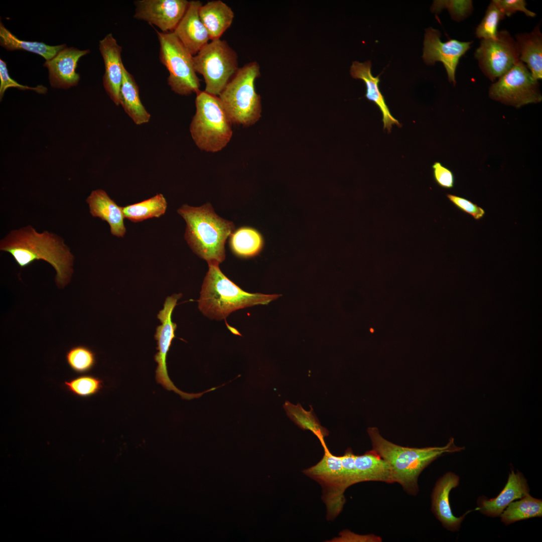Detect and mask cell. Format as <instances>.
I'll list each match as a JSON object with an SVG mask.
<instances>
[{
  "instance_id": "obj_1",
  "label": "cell",
  "mask_w": 542,
  "mask_h": 542,
  "mask_svg": "<svg viewBox=\"0 0 542 542\" xmlns=\"http://www.w3.org/2000/svg\"><path fill=\"white\" fill-rule=\"evenodd\" d=\"M0 250L10 253L21 268L36 260L47 262L56 270L55 281L60 288L71 280L74 257L63 239L54 233L39 232L28 225L11 231L1 240Z\"/></svg>"
},
{
  "instance_id": "obj_2",
  "label": "cell",
  "mask_w": 542,
  "mask_h": 542,
  "mask_svg": "<svg viewBox=\"0 0 542 542\" xmlns=\"http://www.w3.org/2000/svg\"><path fill=\"white\" fill-rule=\"evenodd\" d=\"M324 455L316 465L303 471L322 488V499L326 507V518L334 519L342 510L346 499L344 492L349 486L367 481L361 455L348 449L342 456L333 455L326 444Z\"/></svg>"
},
{
  "instance_id": "obj_3",
  "label": "cell",
  "mask_w": 542,
  "mask_h": 542,
  "mask_svg": "<svg viewBox=\"0 0 542 542\" xmlns=\"http://www.w3.org/2000/svg\"><path fill=\"white\" fill-rule=\"evenodd\" d=\"M372 450L389 465L394 482L399 484L408 494L416 495L419 491V477L433 461L446 454L464 448L456 446L453 438L443 447L410 448L396 445L385 439L375 427L369 428Z\"/></svg>"
},
{
  "instance_id": "obj_4",
  "label": "cell",
  "mask_w": 542,
  "mask_h": 542,
  "mask_svg": "<svg viewBox=\"0 0 542 542\" xmlns=\"http://www.w3.org/2000/svg\"><path fill=\"white\" fill-rule=\"evenodd\" d=\"M177 212L186 222L185 238L193 252L208 263L222 262L233 222L218 216L209 203L198 207L184 204Z\"/></svg>"
},
{
  "instance_id": "obj_5",
  "label": "cell",
  "mask_w": 542,
  "mask_h": 542,
  "mask_svg": "<svg viewBox=\"0 0 542 542\" xmlns=\"http://www.w3.org/2000/svg\"><path fill=\"white\" fill-rule=\"evenodd\" d=\"M208 263V271L202 285L198 307L204 315L211 319H225L235 310L266 305L280 296L246 292L222 273L219 263Z\"/></svg>"
},
{
  "instance_id": "obj_6",
  "label": "cell",
  "mask_w": 542,
  "mask_h": 542,
  "mask_svg": "<svg viewBox=\"0 0 542 542\" xmlns=\"http://www.w3.org/2000/svg\"><path fill=\"white\" fill-rule=\"evenodd\" d=\"M195 106L190 125L194 143L206 152L221 151L230 141L233 131L232 122L218 96L200 90L196 93Z\"/></svg>"
},
{
  "instance_id": "obj_7",
  "label": "cell",
  "mask_w": 542,
  "mask_h": 542,
  "mask_svg": "<svg viewBox=\"0 0 542 542\" xmlns=\"http://www.w3.org/2000/svg\"><path fill=\"white\" fill-rule=\"evenodd\" d=\"M260 76L258 63H247L239 68L218 95L232 123L249 126L260 117L261 98L254 85Z\"/></svg>"
},
{
  "instance_id": "obj_8",
  "label": "cell",
  "mask_w": 542,
  "mask_h": 542,
  "mask_svg": "<svg viewBox=\"0 0 542 542\" xmlns=\"http://www.w3.org/2000/svg\"><path fill=\"white\" fill-rule=\"evenodd\" d=\"M194 69L205 83V91L220 94L239 68L236 51L224 40H211L193 56Z\"/></svg>"
},
{
  "instance_id": "obj_9",
  "label": "cell",
  "mask_w": 542,
  "mask_h": 542,
  "mask_svg": "<svg viewBox=\"0 0 542 542\" xmlns=\"http://www.w3.org/2000/svg\"><path fill=\"white\" fill-rule=\"evenodd\" d=\"M156 32L160 44L159 59L169 72L167 82L171 90L181 95L198 92L200 82L194 69V56L173 32Z\"/></svg>"
},
{
  "instance_id": "obj_10",
  "label": "cell",
  "mask_w": 542,
  "mask_h": 542,
  "mask_svg": "<svg viewBox=\"0 0 542 542\" xmlns=\"http://www.w3.org/2000/svg\"><path fill=\"white\" fill-rule=\"evenodd\" d=\"M489 95L492 99L516 108L542 100L538 80L520 61L491 85Z\"/></svg>"
},
{
  "instance_id": "obj_11",
  "label": "cell",
  "mask_w": 542,
  "mask_h": 542,
  "mask_svg": "<svg viewBox=\"0 0 542 542\" xmlns=\"http://www.w3.org/2000/svg\"><path fill=\"white\" fill-rule=\"evenodd\" d=\"M474 57L484 75L493 82L519 61L517 44L506 30L498 31L494 39H482Z\"/></svg>"
},
{
  "instance_id": "obj_12",
  "label": "cell",
  "mask_w": 542,
  "mask_h": 542,
  "mask_svg": "<svg viewBox=\"0 0 542 542\" xmlns=\"http://www.w3.org/2000/svg\"><path fill=\"white\" fill-rule=\"evenodd\" d=\"M182 296L181 294H174L166 298L164 307L157 315L158 319L161 321V325L156 328L155 339L157 340L158 350L155 355L154 359L157 363L155 371L156 382L161 384L168 390H172L179 394L183 398L190 399L198 398L203 394V392L198 393H188L178 389L170 379L167 370V357L173 339L175 337V332L177 325L172 320L173 310L176 306L177 301Z\"/></svg>"
},
{
  "instance_id": "obj_13",
  "label": "cell",
  "mask_w": 542,
  "mask_h": 542,
  "mask_svg": "<svg viewBox=\"0 0 542 542\" xmlns=\"http://www.w3.org/2000/svg\"><path fill=\"white\" fill-rule=\"evenodd\" d=\"M422 58L428 65L442 62L445 68L449 81L456 84V70L460 58L471 48L472 41L463 42L449 39L443 42L441 33L429 27L426 29Z\"/></svg>"
},
{
  "instance_id": "obj_14",
  "label": "cell",
  "mask_w": 542,
  "mask_h": 542,
  "mask_svg": "<svg viewBox=\"0 0 542 542\" xmlns=\"http://www.w3.org/2000/svg\"><path fill=\"white\" fill-rule=\"evenodd\" d=\"M189 4L187 0H138L134 2L133 17L156 26L162 32H173Z\"/></svg>"
},
{
  "instance_id": "obj_15",
  "label": "cell",
  "mask_w": 542,
  "mask_h": 542,
  "mask_svg": "<svg viewBox=\"0 0 542 542\" xmlns=\"http://www.w3.org/2000/svg\"><path fill=\"white\" fill-rule=\"evenodd\" d=\"M89 50H81L67 46L43 66L48 69L50 84L52 87L67 89L77 85L80 75L76 72L79 60L88 54Z\"/></svg>"
},
{
  "instance_id": "obj_16",
  "label": "cell",
  "mask_w": 542,
  "mask_h": 542,
  "mask_svg": "<svg viewBox=\"0 0 542 542\" xmlns=\"http://www.w3.org/2000/svg\"><path fill=\"white\" fill-rule=\"evenodd\" d=\"M99 49L105 67L102 78L104 88L113 103L118 106L120 105L119 94L124 65L121 57L122 48L110 33L99 41Z\"/></svg>"
},
{
  "instance_id": "obj_17",
  "label": "cell",
  "mask_w": 542,
  "mask_h": 542,
  "mask_svg": "<svg viewBox=\"0 0 542 542\" xmlns=\"http://www.w3.org/2000/svg\"><path fill=\"white\" fill-rule=\"evenodd\" d=\"M460 482L459 477L452 472L446 473L436 482L431 495V509L436 517L447 530L456 531L459 530L467 511L460 517L455 516L452 513L449 501L451 490L457 487Z\"/></svg>"
},
{
  "instance_id": "obj_18",
  "label": "cell",
  "mask_w": 542,
  "mask_h": 542,
  "mask_svg": "<svg viewBox=\"0 0 542 542\" xmlns=\"http://www.w3.org/2000/svg\"><path fill=\"white\" fill-rule=\"evenodd\" d=\"M202 5L199 1H189L184 16L173 31L193 56L196 55L210 40L209 34L199 15Z\"/></svg>"
},
{
  "instance_id": "obj_19",
  "label": "cell",
  "mask_w": 542,
  "mask_h": 542,
  "mask_svg": "<svg viewBox=\"0 0 542 542\" xmlns=\"http://www.w3.org/2000/svg\"><path fill=\"white\" fill-rule=\"evenodd\" d=\"M529 492L527 480L522 473L519 471L515 473L511 470L505 487L496 497L491 499H487L484 496L479 497L477 501L478 509L487 516L498 517L510 503L522 498Z\"/></svg>"
},
{
  "instance_id": "obj_20",
  "label": "cell",
  "mask_w": 542,
  "mask_h": 542,
  "mask_svg": "<svg viewBox=\"0 0 542 542\" xmlns=\"http://www.w3.org/2000/svg\"><path fill=\"white\" fill-rule=\"evenodd\" d=\"M86 201L93 217L107 222L112 235L118 237L124 236L126 229L123 207L118 206L102 189L92 191Z\"/></svg>"
},
{
  "instance_id": "obj_21",
  "label": "cell",
  "mask_w": 542,
  "mask_h": 542,
  "mask_svg": "<svg viewBox=\"0 0 542 542\" xmlns=\"http://www.w3.org/2000/svg\"><path fill=\"white\" fill-rule=\"evenodd\" d=\"M371 63L369 61L364 63L354 61L350 67V73L353 78L360 79L364 82L366 87L365 97L379 107L382 115L383 128L390 131L392 125L399 126L400 124L391 115L384 96L379 90V76L374 77L371 73Z\"/></svg>"
},
{
  "instance_id": "obj_22",
  "label": "cell",
  "mask_w": 542,
  "mask_h": 542,
  "mask_svg": "<svg viewBox=\"0 0 542 542\" xmlns=\"http://www.w3.org/2000/svg\"><path fill=\"white\" fill-rule=\"evenodd\" d=\"M519 61L523 63L536 80L542 78V34L539 25L529 33L515 35Z\"/></svg>"
},
{
  "instance_id": "obj_23",
  "label": "cell",
  "mask_w": 542,
  "mask_h": 542,
  "mask_svg": "<svg viewBox=\"0 0 542 542\" xmlns=\"http://www.w3.org/2000/svg\"><path fill=\"white\" fill-rule=\"evenodd\" d=\"M199 15L210 40L220 39L231 26L234 18L232 9L221 0L211 1L202 5Z\"/></svg>"
},
{
  "instance_id": "obj_24",
  "label": "cell",
  "mask_w": 542,
  "mask_h": 542,
  "mask_svg": "<svg viewBox=\"0 0 542 542\" xmlns=\"http://www.w3.org/2000/svg\"><path fill=\"white\" fill-rule=\"evenodd\" d=\"M119 100V104L135 124L141 125L149 121L151 114L142 103L138 85L124 65Z\"/></svg>"
},
{
  "instance_id": "obj_25",
  "label": "cell",
  "mask_w": 542,
  "mask_h": 542,
  "mask_svg": "<svg viewBox=\"0 0 542 542\" xmlns=\"http://www.w3.org/2000/svg\"><path fill=\"white\" fill-rule=\"evenodd\" d=\"M0 45L7 50L31 52L43 57L46 61L53 58L66 44L50 46L43 42L27 41L19 39L0 23Z\"/></svg>"
},
{
  "instance_id": "obj_26",
  "label": "cell",
  "mask_w": 542,
  "mask_h": 542,
  "mask_svg": "<svg viewBox=\"0 0 542 542\" xmlns=\"http://www.w3.org/2000/svg\"><path fill=\"white\" fill-rule=\"evenodd\" d=\"M230 246L232 252L241 257H250L261 251L264 240L257 230L248 227H240L230 235Z\"/></svg>"
},
{
  "instance_id": "obj_27",
  "label": "cell",
  "mask_w": 542,
  "mask_h": 542,
  "mask_svg": "<svg viewBox=\"0 0 542 542\" xmlns=\"http://www.w3.org/2000/svg\"><path fill=\"white\" fill-rule=\"evenodd\" d=\"M500 516L501 521L505 525L529 518L541 517L542 500L528 493L519 500L510 503Z\"/></svg>"
},
{
  "instance_id": "obj_28",
  "label": "cell",
  "mask_w": 542,
  "mask_h": 542,
  "mask_svg": "<svg viewBox=\"0 0 542 542\" xmlns=\"http://www.w3.org/2000/svg\"><path fill=\"white\" fill-rule=\"evenodd\" d=\"M167 208V201L162 194L123 207L124 217L133 222L144 221L164 215Z\"/></svg>"
},
{
  "instance_id": "obj_29",
  "label": "cell",
  "mask_w": 542,
  "mask_h": 542,
  "mask_svg": "<svg viewBox=\"0 0 542 542\" xmlns=\"http://www.w3.org/2000/svg\"><path fill=\"white\" fill-rule=\"evenodd\" d=\"M284 408L288 416L296 425L303 430H309L312 432L322 445L325 443L324 437L328 435L329 432L320 425L313 414L312 411H306L300 404L296 405L289 402L285 403Z\"/></svg>"
},
{
  "instance_id": "obj_30",
  "label": "cell",
  "mask_w": 542,
  "mask_h": 542,
  "mask_svg": "<svg viewBox=\"0 0 542 542\" xmlns=\"http://www.w3.org/2000/svg\"><path fill=\"white\" fill-rule=\"evenodd\" d=\"M505 17L494 0L491 1L483 19L476 28V36L481 40L495 38L498 32V23Z\"/></svg>"
},
{
  "instance_id": "obj_31",
  "label": "cell",
  "mask_w": 542,
  "mask_h": 542,
  "mask_svg": "<svg viewBox=\"0 0 542 542\" xmlns=\"http://www.w3.org/2000/svg\"><path fill=\"white\" fill-rule=\"evenodd\" d=\"M66 360L73 371L83 373L90 370L95 365V354L86 346H75L67 352Z\"/></svg>"
},
{
  "instance_id": "obj_32",
  "label": "cell",
  "mask_w": 542,
  "mask_h": 542,
  "mask_svg": "<svg viewBox=\"0 0 542 542\" xmlns=\"http://www.w3.org/2000/svg\"><path fill=\"white\" fill-rule=\"evenodd\" d=\"M447 9L453 20L457 22L464 20L468 17L473 10L471 0H436L433 2L431 10L438 13Z\"/></svg>"
},
{
  "instance_id": "obj_33",
  "label": "cell",
  "mask_w": 542,
  "mask_h": 542,
  "mask_svg": "<svg viewBox=\"0 0 542 542\" xmlns=\"http://www.w3.org/2000/svg\"><path fill=\"white\" fill-rule=\"evenodd\" d=\"M66 388L80 397H88L97 393L102 388L101 379L91 375H81L64 382Z\"/></svg>"
},
{
  "instance_id": "obj_34",
  "label": "cell",
  "mask_w": 542,
  "mask_h": 542,
  "mask_svg": "<svg viewBox=\"0 0 542 542\" xmlns=\"http://www.w3.org/2000/svg\"><path fill=\"white\" fill-rule=\"evenodd\" d=\"M0 99L3 97L5 92L10 87H16L21 90H31L39 93H45L47 89L42 85H39L35 87H29L19 84L17 81L11 78L9 74L7 63L2 59H0Z\"/></svg>"
},
{
  "instance_id": "obj_35",
  "label": "cell",
  "mask_w": 542,
  "mask_h": 542,
  "mask_svg": "<svg viewBox=\"0 0 542 542\" xmlns=\"http://www.w3.org/2000/svg\"><path fill=\"white\" fill-rule=\"evenodd\" d=\"M494 2L505 16L510 17L516 12H521L529 17H534L536 14L526 8L524 0H494Z\"/></svg>"
},
{
  "instance_id": "obj_36",
  "label": "cell",
  "mask_w": 542,
  "mask_h": 542,
  "mask_svg": "<svg viewBox=\"0 0 542 542\" xmlns=\"http://www.w3.org/2000/svg\"><path fill=\"white\" fill-rule=\"evenodd\" d=\"M447 196L457 208L471 215L474 219H479L484 216L485 211L469 200L453 194H447Z\"/></svg>"
},
{
  "instance_id": "obj_37",
  "label": "cell",
  "mask_w": 542,
  "mask_h": 542,
  "mask_svg": "<svg viewBox=\"0 0 542 542\" xmlns=\"http://www.w3.org/2000/svg\"><path fill=\"white\" fill-rule=\"evenodd\" d=\"M433 176L436 183L441 187L450 189L454 184V177L452 172L443 166L440 162H435L432 166Z\"/></svg>"
},
{
  "instance_id": "obj_38",
  "label": "cell",
  "mask_w": 542,
  "mask_h": 542,
  "mask_svg": "<svg viewBox=\"0 0 542 542\" xmlns=\"http://www.w3.org/2000/svg\"><path fill=\"white\" fill-rule=\"evenodd\" d=\"M336 541H381V538L374 535H361L345 530L340 533V536L334 538Z\"/></svg>"
}]
</instances>
